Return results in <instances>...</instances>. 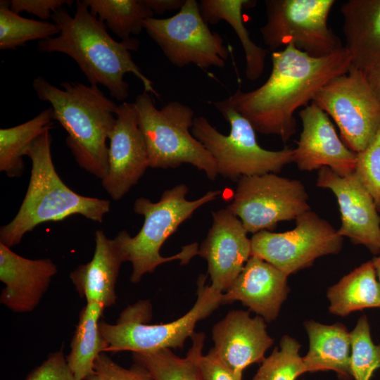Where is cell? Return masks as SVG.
Masks as SVG:
<instances>
[{
    "label": "cell",
    "instance_id": "1",
    "mask_svg": "<svg viewBox=\"0 0 380 380\" xmlns=\"http://www.w3.org/2000/svg\"><path fill=\"white\" fill-rule=\"evenodd\" d=\"M272 70L257 89H239L227 100L254 129L274 134L287 142L296 129L295 112L312 102L317 93L332 78L346 73L351 56L343 46L323 57H312L289 44L273 51Z\"/></svg>",
    "mask_w": 380,
    "mask_h": 380
},
{
    "label": "cell",
    "instance_id": "2",
    "mask_svg": "<svg viewBox=\"0 0 380 380\" xmlns=\"http://www.w3.org/2000/svg\"><path fill=\"white\" fill-rule=\"evenodd\" d=\"M51 19L59 33L39 41V52L69 56L77 63L90 85L104 86L119 101H125L129 95V84L124 80L126 73H132L143 84L144 91L159 98L151 80L132 59L130 51L139 49L138 39L120 42L113 39L106 24L90 12L83 0L76 1L73 16L63 6L53 13Z\"/></svg>",
    "mask_w": 380,
    "mask_h": 380
},
{
    "label": "cell",
    "instance_id": "3",
    "mask_svg": "<svg viewBox=\"0 0 380 380\" xmlns=\"http://www.w3.org/2000/svg\"><path fill=\"white\" fill-rule=\"evenodd\" d=\"M60 86L52 85L42 76L32 82L38 98L51 105L53 120L68 132L65 143L76 163L102 180L108 170L106 140L118 106L98 86L73 82H63Z\"/></svg>",
    "mask_w": 380,
    "mask_h": 380
},
{
    "label": "cell",
    "instance_id": "4",
    "mask_svg": "<svg viewBox=\"0 0 380 380\" xmlns=\"http://www.w3.org/2000/svg\"><path fill=\"white\" fill-rule=\"evenodd\" d=\"M49 130L26 151L25 156L32 162L27 192L15 216L0 229V242L9 248L20 243L26 233L40 224L76 214L101 223L110 211L108 200L78 194L61 180L51 157Z\"/></svg>",
    "mask_w": 380,
    "mask_h": 380
},
{
    "label": "cell",
    "instance_id": "5",
    "mask_svg": "<svg viewBox=\"0 0 380 380\" xmlns=\"http://www.w3.org/2000/svg\"><path fill=\"white\" fill-rule=\"evenodd\" d=\"M188 191L187 186L180 184L164 191L157 202L144 197L134 201V212L144 218L142 227L134 236L122 230L113 239L123 262L132 264V283L139 282L145 274L153 272L163 263L179 260L180 265H186L198 255L196 242L182 246L180 252L172 256L164 257L160 253L165 241L182 223L222 194L220 190L209 191L199 198L189 201L186 198Z\"/></svg>",
    "mask_w": 380,
    "mask_h": 380
},
{
    "label": "cell",
    "instance_id": "6",
    "mask_svg": "<svg viewBox=\"0 0 380 380\" xmlns=\"http://www.w3.org/2000/svg\"><path fill=\"white\" fill-rule=\"evenodd\" d=\"M206 278L207 275L199 276L196 301L176 320L147 324L152 317V306L148 300H144L127 307L114 324L100 321L99 329L108 345L106 352L150 353L164 348L182 349L186 338L195 333L197 322L222 304V293L206 284Z\"/></svg>",
    "mask_w": 380,
    "mask_h": 380
},
{
    "label": "cell",
    "instance_id": "7",
    "mask_svg": "<svg viewBox=\"0 0 380 380\" xmlns=\"http://www.w3.org/2000/svg\"><path fill=\"white\" fill-rule=\"evenodd\" d=\"M134 103L149 167L176 168L187 163L203 171L209 179H215L218 172L215 159L189 132L195 118L192 108L173 101L158 109L150 94L144 91Z\"/></svg>",
    "mask_w": 380,
    "mask_h": 380
},
{
    "label": "cell",
    "instance_id": "8",
    "mask_svg": "<svg viewBox=\"0 0 380 380\" xmlns=\"http://www.w3.org/2000/svg\"><path fill=\"white\" fill-rule=\"evenodd\" d=\"M213 105L229 123V134L220 132L203 116L195 117L191 134L215 159L218 175L234 181L241 177L277 174L293 162V149L270 151L262 148L251 124L227 99Z\"/></svg>",
    "mask_w": 380,
    "mask_h": 380
},
{
    "label": "cell",
    "instance_id": "9",
    "mask_svg": "<svg viewBox=\"0 0 380 380\" xmlns=\"http://www.w3.org/2000/svg\"><path fill=\"white\" fill-rule=\"evenodd\" d=\"M334 0H266L267 20L260 29L265 44L277 51L293 44L312 57H323L343 48L329 27Z\"/></svg>",
    "mask_w": 380,
    "mask_h": 380
},
{
    "label": "cell",
    "instance_id": "10",
    "mask_svg": "<svg viewBox=\"0 0 380 380\" xmlns=\"http://www.w3.org/2000/svg\"><path fill=\"white\" fill-rule=\"evenodd\" d=\"M144 29L177 67L194 64L206 70L225 66L228 48L223 38L210 30L196 0H186L172 17L145 20Z\"/></svg>",
    "mask_w": 380,
    "mask_h": 380
},
{
    "label": "cell",
    "instance_id": "11",
    "mask_svg": "<svg viewBox=\"0 0 380 380\" xmlns=\"http://www.w3.org/2000/svg\"><path fill=\"white\" fill-rule=\"evenodd\" d=\"M308 194L297 179L274 173L241 177L227 208L242 222L248 233L272 230L281 221L296 220L310 210Z\"/></svg>",
    "mask_w": 380,
    "mask_h": 380
},
{
    "label": "cell",
    "instance_id": "12",
    "mask_svg": "<svg viewBox=\"0 0 380 380\" xmlns=\"http://www.w3.org/2000/svg\"><path fill=\"white\" fill-rule=\"evenodd\" d=\"M337 125L343 143L359 153L380 129V104L362 70H349L330 80L312 101Z\"/></svg>",
    "mask_w": 380,
    "mask_h": 380
},
{
    "label": "cell",
    "instance_id": "13",
    "mask_svg": "<svg viewBox=\"0 0 380 380\" xmlns=\"http://www.w3.org/2000/svg\"><path fill=\"white\" fill-rule=\"evenodd\" d=\"M295 220L292 230L279 233L262 230L251 239V255L287 276L310 267L318 258L338 253L343 246L338 230L314 211L309 210Z\"/></svg>",
    "mask_w": 380,
    "mask_h": 380
},
{
    "label": "cell",
    "instance_id": "14",
    "mask_svg": "<svg viewBox=\"0 0 380 380\" xmlns=\"http://www.w3.org/2000/svg\"><path fill=\"white\" fill-rule=\"evenodd\" d=\"M108 135V170L102 186L114 201H119L136 185L149 167L148 152L139 127L134 103L123 102Z\"/></svg>",
    "mask_w": 380,
    "mask_h": 380
},
{
    "label": "cell",
    "instance_id": "15",
    "mask_svg": "<svg viewBox=\"0 0 380 380\" xmlns=\"http://www.w3.org/2000/svg\"><path fill=\"white\" fill-rule=\"evenodd\" d=\"M317 186L329 189L336 198L341 214L338 229L342 237L380 253V217L370 194L355 172L339 175L329 167L319 170Z\"/></svg>",
    "mask_w": 380,
    "mask_h": 380
},
{
    "label": "cell",
    "instance_id": "16",
    "mask_svg": "<svg viewBox=\"0 0 380 380\" xmlns=\"http://www.w3.org/2000/svg\"><path fill=\"white\" fill-rule=\"evenodd\" d=\"M212 225L198 248L208 263L212 289L226 291L251 256V242L241 220L227 208L212 213Z\"/></svg>",
    "mask_w": 380,
    "mask_h": 380
},
{
    "label": "cell",
    "instance_id": "17",
    "mask_svg": "<svg viewBox=\"0 0 380 380\" xmlns=\"http://www.w3.org/2000/svg\"><path fill=\"white\" fill-rule=\"evenodd\" d=\"M302 131L293 162L304 171L329 167L339 175L354 172L357 153L338 137L329 115L311 102L300 110Z\"/></svg>",
    "mask_w": 380,
    "mask_h": 380
},
{
    "label": "cell",
    "instance_id": "18",
    "mask_svg": "<svg viewBox=\"0 0 380 380\" xmlns=\"http://www.w3.org/2000/svg\"><path fill=\"white\" fill-rule=\"evenodd\" d=\"M214 350L229 367L243 372L253 363H261L273 344L265 319L249 311L234 310L216 323L212 329Z\"/></svg>",
    "mask_w": 380,
    "mask_h": 380
},
{
    "label": "cell",
    "instance_id": "19",
    "mask_svg": "<svg viewBox=\"0 0 380 380\" xmlns=\"http://www.w3.org/2000/svg\"><path fill=\"white\" fill-rule=\"evenodd\" d=\"M288 276L259 257L251 255L222 293V304L240 301L266 322L275 320L287 298Z\"/></svg>",
    "mask_w": 380,
    "mask_h": 380
},
{
    "label": "cell",
    "instance_id": "20",
    "mask_svg": "<svg viewBox=\"0 0 380 380\" xmlns=\"http://www.w3.org/2000/svg\"><path fill=\"white\" fill-rule=\"evenodd\" d=\"M57 271L51 260L25 258L0 242L1 303L15 312L33 310Z\"/></svg>",
    "mask_w": 380,
    "mask_h": 380
},
{
    "label": "cell",
    "instance_id": "21",
    "mask_svg": "<svg viewBox=\"0 0 380 380\" xmlns=\"http://www.w3.org/2000/svg\"><path fill=\"white\" fill-rule=\"evenodd\" d=\"M122 262L113 239H109L103 230L98 229L91 260L72 271L70 278L87 303H99L106 308L116 302L115 286Z\"/></svg>",
    "mask_w": 380,
    "mask_h": 380
},
{
    "label": "cell",
    "instance_id": "22",
    "mask_svg": "<svg viewBox=\"0 0 380 380\" xmlns=\"http://www.w3.org/2000/svg\"><path fill=\"white\" fill-rule=\"evenodd\" d=\"M345 48L364 70L380 61V0H348L341 7Z\"/></svg>",
    "mask_w": 380,
    "mask_h": 380
},
{
    "label": "cell",
    "instance_id": "23",
    "mask_svg": "<svg viewBox=\"0 0 380 380\" xmlns=\"http://www.w3.org/2000/svg\"><path fill=\"white\" fill-rule=\"evenodd\" d=\"M304 327L309 340L308 351L303 357L307 372L331 370L341 380H350L351 341L346 327L312 320L305 321Z\"/></svg>",
    "mask_w": 380,
    "mask_h": 380
},
{
    "label": "cell",
    "instance_id": "24",
    "mask_svg": "<svg viewBox=\"0 0 380 380\" xmlns=\"http://www.w3.org/2000/svg\"><path fill=\"white\" fill-rule=\"evenodd\" d=\"M376 278L372 260L343 277L327 291L329 312L344 317L354 311L380 308V286Z\"/></svg>",
    "mask_w": 380,
    "mask_h": 380
},
{
    "label": "cell",
    "instance_id": "25",
    "mask_svg": "<svg viewBox=\"0 0 380 380\" xmlns=\"http://www.w3.org/2000/svg\"><path fill=\"white\" fill-rule=\"evenodd\" d=\"M248 0H201V14L206 23L216 24L220 20L229 23L238 36L245 53V76L250 81L258 80L262 75L268 50L255 44L250 37L242 18L244 7L251 6Z\"/></svg>",
    "mask_w": 380,
    "mask_h": 380
},
{
    "label": "cell",
    "instance_id": "26",
    "mask_svg": "<svg viewBox=\"0 0 380 380\" xmlns=\"http://www.w3.org/2000/svg\"><path fill=\"white\" fill-rule=\"evenodd\" d=\"M106 308L96 302H88L80 310L79 321L65 357L76 380H86L93 372L94 362L108 345L100 329V318Z\"/></svg>",
    "mask_w": 380,
    "mask_h": 380
},
{
    "label": "cell",
    "instance_id": "27",
    "mask_svg": "<svg viewBox=\"0 0 380 380\" xmlns=\"http://www.w3.org/2000/svg\"><path fill=\"white\" fill-rule=\"evenodd\" d=\"M192 346L185 357L176 355L171 349L150 353H132L135 363L144 367L154 380H203L197 360L202 354L203 332L191 336Z\"/></svg>",
    "mask_w": 380,
    "mask_h": 380
},
{
    "label": "cell",
    "instance_id": "28",
    "mask_svg": "<svg viewBox=\"0 0 380 380\" xmlns=\"http://www.w3.org/2000/svg\"><path fill=\"white\" fill-rule=\"evenodd\" d=\"M52 114L51 107L23 124L0 129L1 172L9 177L22 175L24 170L23 157L37 137L52 128Z\"/></svg>",
    "mask_w": 380,
    "mask_h": 380
},
{
    "label": "cell",
    "instance_id": "29",
    "mask_svg": "<svg viewBox=\"0 0 380 380\" xmlns=\"http://www.w3.org/2000/svg\"><path fill=\"white\" fill-rule=\"evenodd\" d=\"M90 12L104 23L121 41L127 42L144 29L153 12L143 0H83Z\"/></svg>",
    "mask_w": 380,
    "mask_h": 380
},
{
    "label": "cell",
    "instance_id": "30",
    "mask_svg": "<svg viewBox=\"0 0 380 380\" xmlns=\"http://www.w3.org/2000/svg\"><path fill=\"white\" fill-rule=\"evenodd\" d=\"M11 1H0V49H15L29 41L53 37L59 30L53 23L34 20L11 10Z\"/></svg>",
    "mask_w": 380,
    "mask_h": 380
},
{
    "label": "cell",
    "instance_id": "31",
    "mask_svg": "<svg viewBox=\"0 0 380 380\" xmlns=\"http://www.w3.org/2000/svg\"><path fill=\"white\" fill-rule=\"evenodd\" d=\"M300 344L285 335L270 356L265 357L252 380H296L307 372L299 351Z\"/></svg>",
    "mask_w": 380,
    "mask_h": 380
},
{
    "label": "cell",
    "instance_id": "32",
    "mask_svg": "<svg viewBox=\"0 0 380 380\" xmlns=\"http://www.w3.org/2000/svg\"><path fill=\"white\" fill-rule=\"evenodd\" d=\"M351 341L350 373L354 380H371L380 369V345L374 343L367 317H360L350 332Z\"/></svg>",
    "mask_w": 380,
    "mask_h": 380
},
{
    "label": "cell",
    "instance_id": "33",
    "mask_svg": "<svg viewBox=\"0 0 380 380\" xmlns=\"http://www.w3.org/2000/svg\"><path fill=\"white\" fill-rule=\"evenodd\" d=\"M354 172L380 210V129L369 144L357 153Z\"/></svg>",
    "mask_w": 380,
    "mask_h": 380
},
{
    "label": "cell",
    "instance_id": "34",
    "mask_svg": "<svg viewBox=\"0 0 380 380\" xmlns=\"http://www.w3.org/2000/svg\"><path fill=\"white\" fill-rule=\"evenodd\" d=\"M86 380H154L147 370L134 363L127 369L101 353L96 357L91 374Z\"/></svg>",
    "mask_w": 380,
    "mask_h": 380
},
{
    "label": "cell",
    "instance_id": "35",
    "mask_svg": "<svg viewBox=\"0 0 380 380\" xmlns=\"http://www.w3.org/2000/svg\"><path fill=\"white\" fill-rule=\"evenodd\" d=\"M25 380H76L70 369L62 350L49 354Z\"/></svg>",
    "mask_w": 380,
    "mask_h": 380
},
{
    "label": "cell",
    "instance_id": "36",
    "mask_svg": "<svg viewBox=\"0 0 380 380\" xmlns=\"http://www.w3.org/2000/svg\"><path fill=\"white\" fill-rule=\"evenodd\" d=\"M197 364L203 380H242L243 372L229 367L213 348L205 355L201 354Z\"/></svg>",
    "mask_w": 380,
    "mask_h": 380
},
{
    "label": "cell",
    "instance_id": "37",
    "mask_svg": "<svg viewBox=\"0 0 380 380\" xmlns=\"http://www.w3.org/2000/svg\"><path fill=\"white\" fill-rule=\"evenodd\" d=\"M73 2L72 0H12L10 8L17 14L25 11L46 21L57 10L64 5L71 6Z\"/></svg>",
    "mask_w": 380,
    "mask_h": 380
},
{
    "label": "cell",
    "instance_id": "38",
    "mask_svg": "<svg viewBox=\"0 0 380 380\" xmlns=\"http://www.w3.org/2000/svg\"><path fill=\"white\" fill-rule=\"evenodd\" d=\"M186 0H143L153 13L162 15L167 11H179Z\"/></svg>",
    "mask_w": 380,
    "mask_h": 380
},
{
    "label": "cell",
    "instance_id": "39",
    "mask_svg": "<svg viewBox=\"0 0 380 380\" xmlns=\"http://www.w3.org/2000/svg\"><path fill=\"white\" fill-rule=\"evenodd\" d=\"M367 82L380 104V61L362 70Z\"/></svg>",
    "mask_w": 380,
    "mask_h": 380
},
{
    "label": "cell",
    "instance_id": "40",
    "mask_svg": "<svg viewBox=\"0 0 380 380\" xmlns=\"http://www.w3.org/2000/svg\"><path fill=\"white\" fill-rule=\"evenodd\" d=\"M372 261L373 262L376 274V277H378L379 283L380 286V253L379 254L377 257L374 258L372 260Z\"/></svg>",
    "mask_w": 380,
    "mask_h": 380
}]
</instances>
